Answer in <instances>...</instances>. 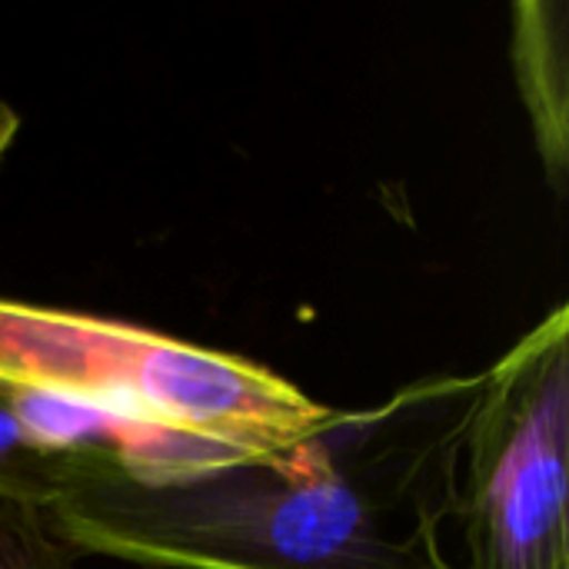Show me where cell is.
Returning a JSON list of instances; mask_svg holds the SVG:
<instances>
[{"label":"cell","instance_id":"obj_1","mask_svg":"<svg viewBox=\"0 0 569 569\" xmlns=\"http://www.w3.org/2000/svg\"><path fill=\"white\" fill-rule=\"evenodd\" d=\"M480 390L483 373L423 377L287 450L167 480L77 460L57 527L80 557L137 567L460 569L440 537Z\"/></svg>","mask_w":569,"mask_h":569},{"label":"cell","instance_id":"obj_2","mask_svg":"<svg viewBox=\"0 0 569 569\" xmlns=\"http://www.w3.org/2000/svg\"><path fill=\"white\" fill-rule=\"evenodd\" d=\"M0 390L117 420L177 450L190 473L287 450L337 413L247 357L3 297Z\"/></svg>","mask_w":569,"mask_h":569},{"label":"cell","instance_id":"obj_3","mask_svg":"<svg viewBox=\"0 0 569 569\" xmlns=\"http://www.w3.org/2000/svg\"><path fill=\"white\" fill-rule=\"evenodd\" d=\"M569 310L557 307L490 370L467 427L460 569H569Z\"/></svg>","mask_w":569,"mask_h":569},{"label":"cell","instance_id":"obj_4","mask_svg":"<svg viewBox=\"0 0 569 569\" xmlns=\"http://www.w3.org/2000/svg\"><path fill=\"white\" fill-rule=\"evenodd\" d=\"M77 460L27 433L0 393V569H70L80 557L57 527Z\"/></svg>","mask_w":569,"mask_h":569},{"label":"cell","instance_id":"obj_5","mask_svg":"<svg viewBox=\"0 0 569 569\" xmlns=\"http://www.w3.org/2000/svg\"><path fill=\"white\" fill-rule=\"evenodd\" d=\"M569 7L563 0L513 3L510 57L543 170L557 193L569 173Z\"/></svg>","mask_w":569,"mask_h":569}]
</instances>
